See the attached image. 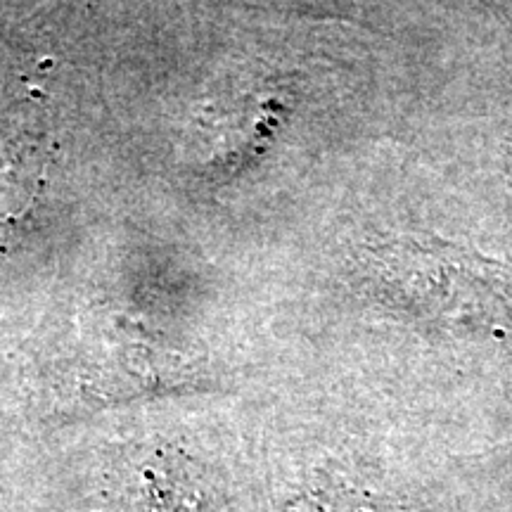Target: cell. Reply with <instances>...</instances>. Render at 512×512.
<instances>
[{
    "mask_svg": "<svg viewBox=\"0 0 512 512\" xmlns=\"http://www.w3.org/2000/svg\"><path fill=\"white\" fill-rule=\"evenodd\" d=\"M363 264L375 285L406 309H451L453 297L489 299L508 292L501 261L432 235L401 233L366 245Z\"/></svg>",
    "mask_w": 512,
    "mask_h": 512,
    "instance_id": "cell-1",
    "label": "cell"
}]
</instances>
